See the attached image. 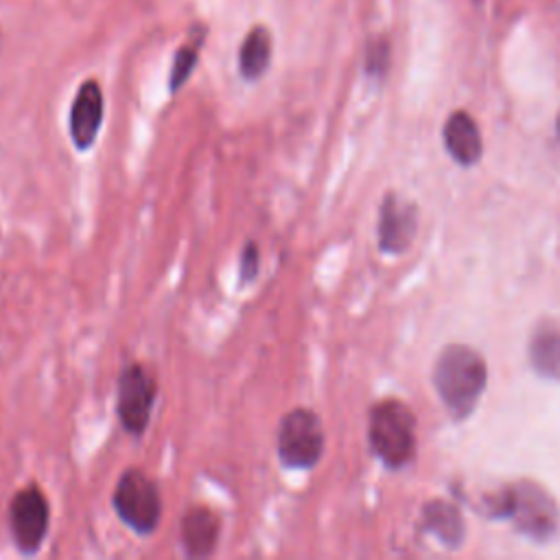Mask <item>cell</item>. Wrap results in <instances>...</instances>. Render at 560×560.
Listing matches in <instances>:
<instances>
[{
  "mask_svg": "<svg viewBox=\"0 0 560 560\" xmlns=\"http://www.w3.org/2000/svg\"><path fill=\"white\" fill-rule=\"evenodd\" d=\"M433 385L455 420L468 418L488 385L483 354L466 343H448L435 359Z\"/></svg>",
  "mask_w": 560,
  "mask_h": 560,
  "instance_id": "obj_1",
  "label": "cell"
},
{
  "mask_svg": "<svg viewBox=\"0 0 560 560\" xmlns=\"http://www.w3.org/2000/svg\"><path fill=\"white\" fill-rule=\"evenodd\" d=\"M488 514L492 518L510 521L523 536L547 542L556 536L560 525V508L547 488L532 479H521L505 486L488 499Z\"/></svg>",
  "mask_w": 560,
  "mask_h": 560,
  "instance_id": "obj_2",
  "label": "cell"
},
{
  "mask_svg": "<svg viewBox=\"0 0 560 560\" xmlns=\"http://www.w3.org/2000/svg\"><path fill=\"white\" fill-rule=\"evenodd\" d=\"M370 451L383 466L398 470L416 455V418L398 398H385L370 407L368 413Z\"/></svg>",
  "mask_w": 560,
  "mask_h": 560,
  "instance_id": "obj_3",
  "label": "cell"
},
{
  "mask_svg": "<svg viewBox=\"0 0 560 560\" xmlns=\"http://www.w3.org/2000/svg\"><path fill=\"white\" fill-rule=\"evenodd\" d=\"M112 510L118 521L138 536H151L162 521V494L153 477L129 466L112 490Z\"/></svg>",
  "mask_w": 560,
  "mask_h": 560,
  "instance_id": "obj_4",
  "label": "cell"
},
{
  "mask_svg": "<svg viewBox=\"0 0 560 560\" xmlns=\"http://www.w3.org/2000/svg\"><path fill=\"white\" fill-rule=\"evenodd\" d=\"M326 446L322 418L308 407L289 409L276 431L278 462L287 470H313Z\"/></svg>",
  "mask_w": 560,
  "mask_h": 560,
  "instance_id": "obj_5",
  "label": "cell"
},
{
  "mask_svg": "<svg viewBox=\"0 0 560 560\" xmlns=\"http://www.w3.org/2000/svg\"><path fill=\"white\" fill-rule=\"evenodd\" d=\"M7 527L22 556L39 553L50 529V501L37 481L13 492L7 505Z\"/></svg>",
  "mask_w": 560,
  "mask_h": 560,
  "instance_id": "obj_6",
  "label": "cell"
},
{
  "mask_svg": "<svg viewBox=\"0 0 560 560\" xmlns=\"http://www.w3.org/2000/svg\"><path fill=\"white\" fill-rule=\"evenodd\" d=\"M158 398V378L140 361L127 363L116 381V418L122 431L140 440L153 416Z\"/></svg>",
  "mask_w": 560,
  "mask_h": 560,
  "instance_id": "obj_7",
  "label": "cell"
},
{
  "mask_svg": "<svg viewBox=\"0 0 560 560\" xmlns=\"http://www.w3.org/2000/svg\"><path fill=\"white\" fill-rule=\"evenodd\" d=\"M418 234V206L394 190L385 192L378 208L376 236L383 254H405Z\"/></svg>",
  "mask_w": 560,
  "mask_h": 560,
  "instance_id": "obj_8",
  "label": "cell"
},
{
  "mask_svg": "<svg viewBox=\"0 0 560 560\" xmlns=\"http://www.w3.org/2000/svg\"><path fill=\"white\" fill-rule=\"evenodd\" d=\"M105 116V98L96 79H85L70 105L68 131L77 151H90L98 138Z\"/></svg>",
  "mask_w": 560,
  "mask_h": 560,
  "instance_id": "obj_9",
  "label": "cell"
},
{
  "mask_svg": "<svg viewBox=\"0 0 560 560\" xmlns=\"http://www.w3.org/2000/svg\"><path fill=\"white\" fill-rule=\"evenodd\" d=\"M221 516L203 505L190 503L179 516V547L186 558H210L221 540Z\"/></svg>",
  "mask_w": 560,
  "mask_h": 560,
  "instance_id": "obj_10",
  "label": "cell"
},
{
  "mask_svg": "<svg viewBox=\"0 0 560 560\" xmlns=\"http://www.w3.org/2000/svg\"><path fill=\"white\" fill-rule=\"evenodd\" d=\"M442 138H444V147H446L448 155L459 166H472L479 162V158L483 153L481 131L468 112H464V109L453 112L444 122Z\"/></svg>",
  "mask_w": 560,
  "mask_h": 560,
  "instance_id": "obj_11",
  "label": "cell"
},
{
  "mask_svg": "<svg viewBox=\"0 0 560 560\" xmlns=\"http://www.w3.org/2000/svg\"><path fill=\"white\" fill-rule=\"evenodd\" d=\"M422 529L435 536L444 547H459L466 536V525L459 508L444 499H433L422 508Z\"/></svg>",
  "mask_w": 560,
  "mask_h": 560,
  "instance_id": "obj_12",
  "label": "cell"
},
{
  "mask_svg": "<svg viewBox=\"0 0 560 560\" xmlns=\"http://www.w3.org/2000/svg\"><path fill=\"white\" fill-rule=\"evenodd\" d=\"M527 354L538 376L560 383V328L538 326L529 339Z\"/></svg>",
  "mask_w": 560,
  "mask_h": 560,
  "instance_id": "obj_13",
  "label": "cell"
},
{
  "mask_svg": "<svg viewBox=\"0 0 560 560\" xmlns=\"http://www.w3.org/2000/svg\"><path fill=\"white\" fill-rule=\"evenodd\" d=\"M273 52L271 33L265 26H254L241 42L238 48V74L245 81H258L269 63Z\"/></svg>",
  "mask_w": 560,
  "mask_h": 560,
  "instance_id": "obj_14",
  "label": "cell"
},
{
  "mask_svg": "<svg viewBox=\"0 0 560 560\" xmlns=\"http://www.w3.org/2000/svg\"><path fill=\"white\" fill-rule=\"evenodd\" d=\"M199 50H201V37L188 39L177 48L173 63H171V72H168V92L171 94H177L184 88V83L190 79V74L199 61Z\"/></svg>",
  "mask_w": 560,
  "mask_h": 560,
  "instance_id": "obj_15",
  "label": "cell"
},
{
  "mask_svg": "<svg viewBox=\"0 0 560 560\" xmlns=\"http://www.w3.org/2000/svg\"><path fill=\"white\" fill-rule=\"evenodd\" d=\"M260 273V247L256 241L247 238L238 252V262H236V276L238 284L247 287L258 280Z\"/></svg>",
  "mask_w": 560,
  "mask_h": 560,
  "instance_id": "obj_16",
  "label": "cell"
},
{
  "mask_svg": "<svg viewBox=\"0 0 560 560\" xmlns=\"http://www.w3.org/2000/svg\"><path fill=\"white\" fill-rule=\"evenodd\" d=\"M389 42L385 37H376L365 48V72L372 79H383L389 68Z\"/></svg>",
  "mask_w": 560,
  "mask_h": 560,
  "instance_id": "obj_17",
  "label": "cell"
},
{
  "mask_svg": "<svg viewBox=\"0 0 560 560\" xmlns=\"http://www.w3.org/2000/svg\"><path fill=\"white\" fill-rule=\"evenodd\" d=\"M556 140L560 144V112H558V118H556Z\"/></svg>",
  "mask_w": 560,
  "mask_h": 560,
  "instance_id": "obj_18",
  "label": "cell"
}]
</instances>
